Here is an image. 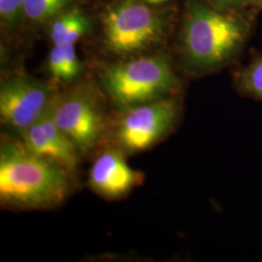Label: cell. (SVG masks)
Listing matches in <instances>:
<instances>
[{"instance_id": "cell-11", "label": "cell", "mask_w": 262, "mask_h": 262, "mask_svg": "<svg viewBox=\"0 0 262 262\" xmlns=\"http://www.w3.org/2000/svg\"><path fill=\"white\" fill-rule=\"evenodd\" d=\"M232 82L237 94L262 102V54L252 52L246 66H236L232 70Z\"/></svg>"}, {"instance_id": "cell-13", "label": "cell", "mask_w": 262, "mask_h": 262, "mask_svg": "<svg viewBox=\"0 0 262 262\" xmlns=\"http://www.w3.org/2000/svg\"><path fill=\"white\" fill-rule=\"evenodd\" d=\"M80 0H26L25 21L33 26L48 24L62 11L76 6Z\"/></svg>"}, {"instance_id": "cell-8", "label": "cell", "mask_w": 262, "mask_h": 262, "mask_svg": "<svg viewBox=\"0 0 262 262\" xmlns=\"http://www.w3.org/2000/svg\"><path fill=\"white\" fill-rule=\"evenodd\" d=\"M23 144L39 157L49 159L59 166L72 171L78 162V149L53 119L51 107L45 115L20 131Z\"/></svg>"}, {"instance_id": "cell-10", "label": "cell", "mask_w": 262, "mask_h": 262, "mask_svg": "<svg viewBox=\"0 0 262 262\" xmlns=\"http://www.w3.org/2000/svg\"><path fill=\"white\" fill-rule=\"evenodd\" d=\"M91 28L89 16L76 6L62 11L48 23L49 37L53 45L75 44Z\"/></svg>"}, {"instance_id": "cell-1", "label": "cell", "mask_w": 262, "mask_h": 262, "mask_svg": "<svg viewBox=\"0 0 262 262\" xmlns=\"http://www.w3.org/2000/svg\"><path fill=\"white\" fill-rule=\"evenodd\" d=\"M257 11L225 12L205 0H185L179 36L185 68L203 75L238 62L253 35Z\"/></svg>"}, {"instance_id": "cell-6", "label": "cell", "mask_w": 262, "mask_h": 262, "mask_svg": "<svg viewBox=\"0 0 262 262\" xmlns=\"http://www.w3.org/2000/svg\"><path fill=\"white\" fill-rule=\"evenodd\" d=\"M51 112L56 125L78 150H92L101 136L103 119L94 94L85 85L54 97Z\"/></svg>"}, {"instance_id": "cell-14", "label": "cell", "mask_w": 262, "mask_h": 262, "mask_svg": "<svg viewBox=\"0 0 262 262\" xmlns=\"http://www.w3.org/2000/svg\"><path fill=\"white\" fill-rule=\"evenodd\" d=\"M26 0H0V19L4 28L13 29L25 21Z\"/></svg>"}, {"instance_id": "cell-3", "label": "cell", "mask_w": 262, "mask_h": 262, "mask_svg": "<svg viewBox=\"0 0 262 262\" xmlns=\"http://www.w3.org/2000/svg\"><path fill=\"white\" fill-rule=\"evenodd\" d=\"M173 20L172 10L142 0H117L102 16L104 44L117 55L139 53L166 37Z\"/></svg>"}, {"instance_id": "cell-15", "label": "cell", "mask_w": 262, "mask_h": 262, "mask_svg": "<svg viewBox=\"0 0 262 262\" xmlns=\"http://www.w3.org/2000/svg\"><path fill=\"white\" fill-rule=\"evenodd\" d=\"M214 8L225 12L243 11L249 8H255L256 0H205ZM256 9V8H255Z\"/></svg>"}, {"instance_id": "cell-16", "label": "cell", "mask_w": 262, "mask_h": 262, "mask_svg": "<svg viewBox=\"0 0 262 262\" xmlns=\"http://www.w3.org/2000/svg\"><path fill=\"white\" fill-rule=\"evenodd\" d=\"M143 2L149 4L150 6H155V7H162L163 5L167 4L172 0H142Z\"/></svg>"}, {"instance_id": "cell-4", "label": "cell", "mask_w": 262, "mask_h": 262, "mask_svg": "<svg viewBox=\"0 0 262 262\" xmlns=\"http://www.w3.org/2000/svg\"><path fill=\"white\" fill-rule=\"evenodd\" d=\"M102 80L113 101L124 108L176 95L181 85L164 53L111 66Z\"/></svg>"}, {"instance_id": "cell-5", "label": "cell", "mask_w": 262, "mask_h": 262, "mask_svg": "<svg viewBox=\"0 0 262 262\" xmlns=\"http://www.w3.org/2000/svg\"><path fill=\"white\" fill-rule=\"evenodd\" d=\"M180 112L175 95L129 107L118 125V141L129 152L146 150L173 129Z\"/></svg>"}, {"instance_id": "cell-7", "label": "cell", "mask_w": 262, "mask_h": 262, "mask_svg": "<svg viewBox=\"0 0 262 262\" xmlns=\"http://www.w3.org/2000/svg\"><path fill=\"white\" fill-rule=\"evenodd\" d=\"M54 97L47 84L28 75L13 76L0 89L2 122L20 132L45 115Z\"/></svg>"}, {"instance_id": "cell-9", "label": "cell", "mask_w": 262, "mask_h": 262, "mask_svg": "<svg viewBox=\"0 0 262 262\" xmlns=\"http://www.w3.org/2000/svg\"><path fill=\"white\" fill-rule=\"evenodd\" d=\"M142 180L122 156L114 150L105 151L94 161L90 173L92 187L104 196L121 197Z\"/></svg>"}, {"instance_id": "cell-12", "label": "cell", "mask_w": 262, "mask_h": 262, "mask_svg": "<svg viewBox=\"0 0 262 262\" xmlns=\"http://www.w3.org/2000/svg\"><path fill=\"white\" fill-rule=\"evenodd\" d=\"M48 69L58 81L70 82L78 77L82 66L77 56L75 44L53 45L48 57Z\"/></svg>"}, {"instance_id": "cell-2", "label": "cell", "mask_w": 262, "mask_h": 262, "mask_svg": "<svg viewBox=\"0 0 262 262\" xmlns=\"http://www.w3.org/2000/svg\"><path fill=\"white\" fill-rule=\"evenodd\" d=\"M67 170L21 144L6 143L0 152V198L19 208H45L66 198Z\"/></svg>"}, {"instance_id": "cell-17", "label": "cell", "mask_w": 262, "mask_h": 262, "mask_svg": "<svg viewBox=\"0 0 262 262\" xmlns=\"http://www.w3.org/2000/svg\"><path fill=\"white\" fill-rule=\"evenodd\" d=\"M255 8L262 11V0H256V2H255Z\"/></svg>"}]
</instances>
